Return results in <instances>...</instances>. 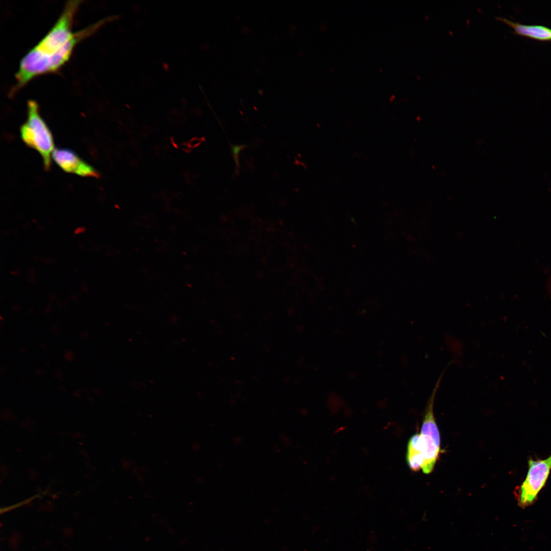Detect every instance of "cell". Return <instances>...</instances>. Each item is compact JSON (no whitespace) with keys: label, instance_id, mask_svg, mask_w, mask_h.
<instances>
[{"label":"cell","instance_id":"1","mask_svg":"<svg viewBox=\"0 0 551 551\" xmlns=\"http://www.w3.org/2000/svg\"><path fill=\"white\" fill-rule=\"evenodd\" d=\"M81 1L68 2L57 21L45 36L21 59L15 74L12 95L34 78L57 72L70 58L79 42L96 31L105 18L84 29L72 31Z\"/></svg>","mask_w":551,"mask_h":551},{"label":"cell","instance_id":"2","mask_svg":"<svg viewBox=\"0 0 551 551\" xmlns=\"http://www.w3.org/2000/svg\"><path fill=\"white\" fill-rule=\"evenodd\" d=\"M28 117L20 128L21 138L25 144L42 156L44 166L48 170L54 144L51 132L39 113V106L34 100L27 103Z\"/></svg>","mask_w":551,"mask_h":551},{"label":"cell","instance_id":"3","mask_svg":"<svg viewBox=\"0 0 551 551\" xmlns=\"http://www.w3.org/2000/svg\"><path fill=\"white\" fill-rule=\"evenodd\" d=\"M529 470L519 487L518 502L521 507L531 505L545 485L551 470V455L544 460L530 459Z\"/></svg>","mask_w":551,"mask_h":551},{"label":"cell","instance_id":"4","mask_svg":"<svg viewBox=\"0 0 551 551\" xmlns=\"http://www.w3.org/2000/svg\"><path fill=\"white\" fill-rule=\"evenodd\" d=\"M52 156L56 164L65 172L82 177H99L98 172L92 166L81 159L70 149L56 148Z\"/></svg>","mask_w":551,"mask_h":551},{"label":"cell","instance_id":"5","mask_svg":"<svg viewBox=\"0 0 551 551\" xmlns=\"http://www.w3.org/2000/svg\"><path fill=\"white\" fill-rule=\"evenodd\" d=\"M496 18L513 28L515 34L519 36L540 41H551V29L546 26L524 24L500 17Z\"/></svg>","mask_w":551,"mask_h":551},{"label":"cell","instance_id":"6","mask_svg":"<svg viewBox=\"0 0 551 551\" xmlns=\"http://www.w3.org/2000/svg\"><path fill=\"white\" fill-rule=\"evenodd\" d=\"M231 151L232 153V156L234 159L236 164V173L238 175L239 172V155L241 150L247 147L246 145H231Z\"/></svg>","mask_w":551,"mask_h":551}]
</instances>
